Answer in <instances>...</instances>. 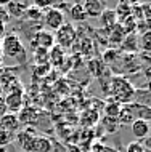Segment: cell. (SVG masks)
Returning a JSON list of instances; mask_svg holds the SVG:
<instances>
[{
    "instance_id": "ffe728a7",
    "label": "cell",
    "mask_w": 151,
    "mask_h": 152,
    "mask_svg": "<svg viewBox=\"0 0 151 152\" xmlns=\"http://www.w3.org/2000/svg\"><path fill=\"white\" fill-rule=\"evenodd\" d=\"M119 122H117V118H113V117H103L101 118V128H103L106 133H116L117 130H119Z\"/></svg>"
},
{
    "instance_id": "d4e9b609",
    "label": "cell",
    "mask_w": 151,
    "mask_h": 152,
    "mask_svg": "<svg viewBox=\"0 0 151 152\" xmlns=\"http://www.w3.org/2000/svg\"><path fill=\"white\" fill-rule=\"evenodd\" d=\"M10 15H8L7 8H5V3H0V24L2 26H5V24L10 23Z\"/></svg>"
},
{
    "instance_id": "6da1fadb",
    "label": "cell",
    "mask_w": 151,
    "mask_h": 152,
    "mask_svg": "<svg viewBox=\"0 0 151 152\" xmlns=\"http://www.w3.org/2000/svg\"><path fill=\"white\" fill-rule=\"evenodd\" d=\"M109 94L113 96L114 101H117L119 104H132V99L135 98V88L132 87V83L124 79V77H113L111 85H109Z\"/></svg>"
},
{
    "instance_id": "52a82bcc",
    "label": "cell",
    "mask_w": 151,
    "mask_h": 152,
    "mask_svg": "<svg viewBox=\"0 0 151 152\" xmlns=\"http://www.w3.org/2000/svg\"><path fill=\"white\" fill-rule=\"evenodd\" d=\"M82 7L87 18H100L101 13L106 10V3L100 0H87L85 3H82Z\"/></svg>"
},
{
    "instance_id": "7a4b0ae2",
    "label": "cell",
    "mask_w": 151,
    "mask_h": 152,
    "mask_svg": "<svg viewBox=\"0 0 151 152\" xmlns=\"http://www.w3.org/2000/svg\"><path fill=\"white\" fill-rule=\"evenodd\" d=\"M2 53L11 59H21L23 56L26 58V51H24V45L21 42L18 34L11 32V34H5L2 40Z\"/></svg>"
},
{
    "instance_id": "30bf717a",
    "label": "cell",
    "mask_w": 151,
    "mask_h": 152,
    "mask_svg": "<svg viewBox=\"0 0 151 152\" xmlns=\"http://www.w3.org/2000/svg\"><path fill=\"white\" fill-rule=\"evenodd\" d=\"M34 138H35V131L32 128H24V130L16 133V139L21 142L24 152H32V142H34Z\"/></svg>"
},
{
    "instance_id": "8992f818",
    "label": "cell",
    "mask_w": 151,
    "mask_h": 152,
    "mask_svg": "<svg viewBox=\"0 0 151 152\" xmlns=\"http://www.w3.org/2000/svg\"><path fill=\"white\" fill-rule=\"evenodd\" d=\"M5 106H7V110L10 114H18L19 110L24 107V98H23V93H8L5 98Z\"/></svg>"
},
{
    "instance_id": "f546056e",
    "label": "cell",
    "mask_w": 151,
    "mask_h": 152,
    "mask_svg": "<svg viewBox=\"0 0 151 152\" xmlns=\"http://www.w3.org/2000/svg\"><path fill=\"white\" fill-rule=\"evenodd\" d=\"M0 98H3V87L0 85Z\"/></svg>"
},
{
    "instance_id": "7c38bea8",
    "label": "cell",
    "mask_w": 151,
    "mask_h": 152,
    "mask_svg": "<svg viewBox=\"0 0 151 152\" xmlns=\"http://www.w3.org/2000/svg\"><path fill=\"white\" fill-rule=\"evenodd\" d=\"M32 152H53V141L47 136H37L35 134L32 142Z\"/></svg>"
},
{
    "instance_id": "4fadbf2b",
    "label": "cell",
    "mask_w": 151,
    "mask_h": 152,
    "mask_svg": "<svg viewBox=\"0 0 151 152\" xmlns=\"http://www.w3.org/2000/svg\"><path fill=\"white\" fill-rule=\"evenodd\" d=\"M100 21H101V27H103L105 31H111L117 24V16H116V13H114V10L106 8L100 16Z\"/></svg>"
},
{
    "instance_id": "5bb4252c",
    "label": "cell",
    "mask_w": 151,
    "mask_h": 152,
    "mask_svg": "<svg viewBox=\"0 0 151 152\" xmlns=\"http://www.w3.org/2000/svg\"><path fill=\"white\" fill-rule=\"evenodd\" d=\"M66 59V53H64L63 48H60L58 45H55L53 48L48 50V64L50 66H60L63 64V61Z\"/></svg>"
},
{
    "instance_id": "cb8c5ba5",
    "label": "cell",
    "mask_w": 151,
    "mask_h": 152,
    "mask_svg": "<svg viewBox=\"0 0 151 152\" xmlns=\"http://www.w3.org/2000/svg\"><path fill=\"white\" fill-rule=\"evenodd\" d=\"M125 152H145V146L140 141H132L125 147Z\"/></svg>"
},
{
    "instance_id": "484cf974",
    "label": "cell",
    "mask_w": 151,
    "mask_h": 152,
    "mask_svg": "<svg viewBox=\"0 0 151 152\" xmlns=\"http://www.w3.org/2000/svg\"><path fill=\"white\" fill-rule=\"evenodd\" d=\"M5 114H8L7 106H5V101H3V98H0V118L5 115Z\"/></svg>"
},
{
    "instance_id": "7402d4cb",
    "label": "cell",
    "mask_w": 151,
    "mask_h": 152,
    "mask_svg": "<svg viewBox=\"0 0 151 152\" xmlns=\"http://www.w3.org/2000/svg\"><path fill=\"white\" fill-rule=\"evenodd\" d=\"M88 69L95 77H101V72L105 71V64L100 59H90L88 61Z\"/></svg>"
},
{
    "instance_id": "4316f807",
    "label": "cell",
    "mask_w": 151,
    "mask_h": 152,
    "mask_svg": "<svg viewBox=\"0 0 151 152\" xmlns=\"http://www.w3.org/2000/svg\"><path fill=\"white\" fill-rule=\"evenodd\" d=\"M0 152H15V147L11 144L8 146H0Z\"/></svg>"
},
{
    "instance_id": "5b68a950",
    "label": "cell",
    "mask_w": 151,
    "mask_h": 152,
    "mask_svg": "<svg viewBox=\"0 0 151 152\" xmlns=\"http://www.w3.org/2000/svg\"><path fill=\"white\" fill-rule=\"evenodd\" d=\"M31 47H32V50L35 47L45 48V50L53 48L55 47V35H53V32H48L45 29H40L39 32H35L34 39H31Z\"/></svg>"
},
{
    "instance_id": "8fae6325",
    "label": "cell",
    "mask_w": 151,
    "mask_h": 152,
    "mask_svg": "<svg viewBox=\"0 0 151 152\" xmlns=\"http://www.w3.org/2000/svg\"><path fill=\"white\" fill-rule=\"evenodd\" d=\"M27 7H29V3L26 2H7L5 3V8L8 11V15H10V18H16V19H21L24 18V13H26Z\"/></svg>"
},
{
    "instance_id": "e0dca14e",
    "label": "cell",
    "mask_w": 151,
    "mask_h": 152,
    "mask_svg": "<svg viewBox=\"0 0 151 152\" xmlns=\"http://www.w3.org/2000/svg\"><path fill=\"white\" fill-rule=\"evenodd\" d=\"M117 122H119V125H127V123L133 122V112H132L130 104H124L121 107V112L117 115Z\"/></svg>"
},
{
    "instance_id": "d6986e66",
    "label": "cell",
    "mask_w": 151,
    "mask_h": 152,
    "mask_svg": "<svg viewBox=\"0 0 151 152\" xmlns=\"http://www.w3.org/2000/svg\"><path fill=\"white\" fill-rule=\"evenodd\" d=\"M114 13L117 16V23H122L125 21L127 18L132 16V5H129V3H119V5L116 7V10H114Z\"/></svg>"
},
{
    "instance_id": "ac0fdd59",
    "label": "cell",
    "mask_w": 151,
    "mask_h": 152,
    "mask_svg": "<svg viewBox=\"0 0 151 152\" xmlns=\"http://www.w3.org/2000/svg\"><path fill=\"white\" fill-rule=\"evenodd\" d=\"M32 56H34V64L37 66V67L48 64V50H45V48L35 47L34 51H32Z\"/></svg>"
},
{
    "instance_id": "f1b7e54d",
    "label": "cell",
    "mask_w": 151,
    "mask_h": 152,
    "mask_svg": "<svg viewBox=\"0 0 151 152\" xmlns=\"http://www.w3.org/2000/svg\"><path fill=\"white\" fill-rule=\"evenodd\" d=\"M101 152H117L116 149H113V147H108V146H105L103 147V151H101Z\"/></svg>"
},
{
    "instance_id": "9a60e30c",
    "label": "cell",
    "mask_w": 151,
    "mask_h": 152,
    "mask_svg": "<svg viewBox=\"0 0 151 152\" xmlns=\"http://www.w3.org/2000/svg\"><path fill=\"white\" fill-rule=\"evenodd\" d=\"M68 13H69V16H71V19H72V21H76V23H84L85 19H87V16H85V11H84V7H82V3H72Z\"/></svg>"
},
{
    "instance_id": "4dcf8cb0",
    "label": "cell",
    "mask_w": 151,
    "mask_h": 152,
    "mask_svg": "<svg viewBox=\"0 0 151 152\" xmlns=\"http://www.w3.org/2000/svg\"><path fill=\"white\" fill-rule=\"evenodd\" d=\"M148 88H150V91H151V80L148 82Z\"/></svg>"
},
{
    "instance_id": "83f0119b",
    "label": "cell",
    "mask_w": 151,
    "mask_h": 152,
    "mask_svg": "<svg viewBox=\"0 0 151 152\" xmlns=\"http://www.w3.org/2000/svg\"><path fill=\"white\" fill-rule=\"evenodd\" d=\"M68 152H84V151L80 149L79 146H74V144H71V146L68 147Z\"/></svg>"
},
{
    "instance_id": "ba28073f",
    "label": "cell",
    "mask_w": 151,
    "mask_h": 152,
    "mask_svg": "<svg viewBox=\"0 0 151 152\" xmlns=\"http://www.w3.org/2000/svg\"><path fill=\"white\" fill-rule=\"evenodd\" d=\"M130 131H132V134L137 139H145L151 133V125L148 123V120L135 118V120L130 123Z\"/></svg>"
},
{
    "instance_id": "44dd1931",
    "label": "cell",
    "mask_w": 151,
    "mask_h": 152,
    "mask_svg": "<svg viewBox=\"0 0 151 152\" xmlns=\"http://www.w3.org/2000/svg\"><path fill=\"white\" fill-rule=\"evenodd\" d=\"M121 107H122V104H119V102L114 101V99H111L109 102H106V106H105L106 117L117 118V115H119V112H121Z\"/></svg>"
},
{
    "instance_id": "603a6c76",
    "label": "cell",
    "mask_w": 151,
    "mask_h": 152,
    "mask_svg": "<svg viewBox=\"0 0 151 152\" xmlns=\"http://www.w3.org/2000/svg\"><path fill=\"white\" fill-rule=\"evenodd\" d=\"M13 138H15L13 133H8V131L0 130V146H8V144H11Z\"/></svg>"
},
{
    "instance_id": "277c9868",
    "label": "cell",
    "mask_w": 151,
    "mask_h": 152,
    "mask_svg": "<svg viewBox=\"0 0 151 152\" xmlns=\"http://www.w3.org/2000/svg\"><path fill=\"white\" fill-rule=\"evenodd\" d=\"M64 23H66L64 13L55 7L45 10L42 15V29H45L48 32H56Z\"/></svg>"
},
{
    "instance_id": "3957f363",
    "label": "cell",
    "mask_w": 151,
    "mask_h": 152,
    "mask_svg": "<svg viewBox=\"0 0 151 152\" xmlns=\"http://www.w3.org/2000/svg\"><path fill=\"white\" fill-rule=\"evenodd\" d=\"M53 35H55V45H58L63 50H69V48H72L76 45L77 29L71 23H64Z\"/></svg>"
},
{
    "instance_id": "2e32d148",
    "label": "cell",
    "mask_w": 151,
    "mask_h": 152,
    "mask_svg": "<svg viewBox=\"0 0 151 152\" xmlns=\"http://www.w3.org/2000/svg\"><path fill=\"white\" fill-rule=\"evenodd\" d=\"M42 15H43L42 10H39V8L34 7V5H29L27 10H26V13H24V18H26L29 23L37 24V23H42Z\"/></svg>"
},
{
    "instance_id": "9c48e42d",
    "label": "cell",
    "mask_w": 151,
    "mask_h": 152,
    "mask_svg": "<svg viewBox=\"0 0 151 152\" xmlns=\"http://www.w3.org/2000/svg\"><path fill=\"white\" fill-rule=\"evenodd\" d=\"M19 120H18V115L16 114H5L2 118H0V130L3 131H8V133H16L19 130Z\"/></svg>"
}]
</instances>
